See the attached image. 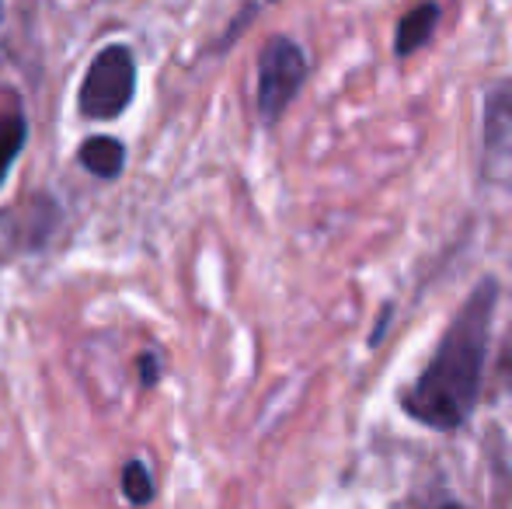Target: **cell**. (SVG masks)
Masks as SVG:
<instances>
[{"label":"cell","instance_id":"1","mask_svg":"<svg viewBox=\"0 0 512 509\" xmlns=\"http://www.w3.org/2000/svg\"><path fill=\"white\" fill-rule=\"evenodd\" d=\"M495 304H499L495 283H481L457 311L425 374L405 394V412L411 419L432 429H457L474 412Z\"/></svg>","mask_w":512,"mask_h":509},{"label":"cell","instance_id":"2","mask_svg":"<svg viewBox=\"0 0 512 509\" xmlns=\"http://www.w3.org/2000/svg\"><path fill=\"white\" fill-rule=\"evenodd\" d=\"M136 95V56L129 46L112 42L91 60L77 91V112L91 123H112L133 105Z\"/></svg>","mask_w":512,"mask_h":509},{"label":"cell","instance_id":"3","mask_svg":"<svg viewBox=\"0 0 512 509\" xmlns=\"http://www.w3.org/2000/svg\"><path fill=\"white\" fill-rule=\"evenodd\" d=\"M307 81V56L286 35L265 42L262 56H258V116L265 123H276L286 109L293 105V98L300 95Z\"/></svg>","mask_w":512,"mask_h":509},{"label":"cell","instance_id":"4","mask_svg":"<svg viewBox=\"0 0 512 509\" xmlns=\"http://www.w3.org/2000/svg\"><path fill=\"white\" fill-rule=\"evenodd\" d=\"M512 171V84H499L485 105V171Z\"/></svg>","mask_w":512,"mask_h":509},{"label":"cell","instance_id":"5","mask_svg":"<svg viewBox=\"0 0 512 509\" xmlns=\"http://www.w3.org/2000/svg\"><path fill=\"white\" fill-rule=\"evenodd\" d=\"M77 161H81V168L88 171V175L112 182V178L122 175L126 147H122L115 136H88V140L81 143V150H77Z\"/></svg>","mask_w":512,"mask_h":509},{"label":"cell","instance_id":"6","mask_svg":"<svg viewBox=\"0 0 512 509\" xmlns=\"http://www.w3.org/2000/svg\"><path fill=\"white\" fill-rule=\"evenodd\" d=\"M436 25H439V7L436 4H418L415 11H408L398 25V39H394L398 56H408V53H415L418 46H425L429 35L436 32Z\"/></svg>","mask_w":512,"mask_h":509},{"label":"cell","instance_id":"7","mask_svg":"<svg viewBox=\"0 0 512 509\" xmlns=\"http://www.w3.org/2000/svg\"><path fill=\"white\" fill-rule=\"evenodd\" d=\"M28 140V119L21 109H0V185L7 182L14 161L21 157Z\"/></svg>","mask_w":512,"mask_h":509},{"label":"cell","instance_id":"8","mask_svg":"<svg viewBox=\"0 0 512 509\" xmlns=\"http://www.w3.org/2000/svg\"><path fill=\"white\" fill-rule=\"evenodd\" d=\"M122 496H126V503L133 506H147L154 503L157 496V485L154 478H150V468L143 461H126V468H122Z\"/></svg>","mask_w":512,"mask_h":509},{"label":"cell","instance_id":"9","mask_svg":"<svg viewBox=\"0 0 512 509\" xmlns=\"http://www.w3.org/2000/svg\"><path fill=\"white\" fill-rule=\"evenodd\" d=\"M136 370H140V384L143 387H154L157 381H161V374H164L161 356H157V353H143L140 360H136Z\"/></svg>","mask_w":512,"mask_h":509},{"label":"cell","instance_id":"10","mask_svg":"<svg viewBox=\"0 0 512 509\" xmlns=\"http://www.w3.org/2000/svg\"><path fill=\"white\" fill-rule=\"evenodd\" d=\"M0 25H4V0H0Z\"/></svg>","mask_w":512,"mask_h":509},{"label":"cell","instance_id":"11","mask_svg":"<svg viewBox=\"0 0 512 509\" xmlns=\"http://www.w3.org/2000/svg\"><path fill=\"white\" fill-rule=\"evenodd\" d=\"M443 509H464V506H443Z\"/></svg>","mask_w":512,"mask_h":509}]
</instances>
